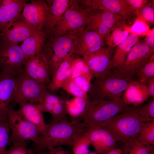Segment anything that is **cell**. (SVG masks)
I'll list each match as a JSON object with an SVG mask.
<instances>
[{
    "mask_svg": "<svg viewBox=\"0 0 154 154\" xmlns=\"http://www.w3.org/2000/svg\"><path fill=\"white\" fill-rule=\"evenodd\" d=\"M135 108L128 105L121 113L96 126L108 131L117 142L122 143L123 150L138 139L143 123L153 119L140 116Z\"/></svg>",
    "mask_w": 154,
    "mask_h": 154,
    "instance_id": "1",
    "label": "cell"
},
{
    "mask_svg": "<svg viewBox=\"0 0 154 154\" xmlns=\"http://www.w3.org/2000/svg\"><path fill=\"white\" fill-rule=\"evenodd\" d=\"M88 128L83 122L71 120L62 122L54 119L46 124L35 143L40 150L52 149L64 145L72 147L74 143L85 133Z\"/></svg>",
    "mask_w": 154,
    "mask_h": 154,
    "instance_id": "2",
    "label": "cell"
},
{
    "mask_svg": "<svg viewBox=\"0 0 154 154\" xmlns=\"http://www.w3.org/2000/svg\"><path fill=\"white\" fill-rule=\"evenodd\" d=\"M92 79L87 93L90 100L104 99L114 101H118L121 99L133 80L116 69H111L103 77H94Z\"/></svg>",
    "mask_w": 154,
    "mask_h": 154,
    "instance_id": "3",
    "label": "cell"
},
{
    "mask_svg": "<svg viewBox=\"0 0 154 154\" xmlns=\"http://www.w3.org/2000/svg\"><path fill=\"white\" fill-rule=\"evenodd\" d=\"M128 106L121 98L118 101L104 99L90 100L81 120L88 126H97L121 113Z\"/></svg>",
    "mask_w": 154,
    "mask_h": 154,
    "instance_id": "4",
    "label": "cell"
},
{
    "mask_svg": "<svg viewBox=\"0 0 154 154\" xmlns=\"http://www.w3.org/2000/svg\"><path fill=\"white\" fill-rule=\"evenodd\" d=\"M89 9L79 0H70V5L59 19L51 35L54 37L76 34L84 29L88 21Z\"/></svg>",
    "mask_w": 154,
    "mask_h": 154,
    "instance_id": "5",
    "label": "cell"
},
{
    "mask_svg": "<svg viewBox=\"0 0 154 154\" xmlns=\"http://www.w3.org/2000/svg\"><path fill=\"white\" fill-rule=\"evenodd\" d=\"M11 134L8 144H13L30 140L36 143L41 132L33 125L23 118L13 108L7 113Z\"/></svg>",
    "mask_w": 154,
    "mask_h": 154,
    "instance_id": "6",
    "label": "cell"
},
{
    "mask_svg": "<svg viewBox=\"0 0 154 154\" xmlns=\"http://www.w3.org/2000/svg\"><path fill=\"white\" fill-rule=\"evenodd\" d=\"M46 86L39 83L22 71L17 75L15 101L18 104L28 102L37 105Z\"/></svg>",
    "mask_w": 154,
    "mask_h": 154,
    "instance_id": "7",
    "label": "cell"
},
{
    "mask_svg": "<svg viewBox=\"0 0 154 154\" xmlns=\"http://www.w3.org/2000/svg\"><path fill=\"white\" fill-rule=\"evenodd\" d=\"M154 49L144 42L134 46L127 55L121 67L116 68L125 76L133 78L154 55Z\"/></svg>",
    "mask_w": 154,
    "mask_h": 154,
    "instance_id": "8",
    "label": "cell"
},
{
    "mask_svg": "<svg viewBox=\"0 0 154 154\" xmlns=\"http://www.w3.org/2000/svg\"><path fill=\"white\" fill-rule=\"evenodd\" d=\"M88 9L87 23L84 28L97 33L104 42L114 26L121 21H126L122 17L110 12Z\"/></svg>",
    "mask_w": 154,
    "mask_h": 154,
    "instance_id": "9",
    "label": "cell"
},
{
    "mask_svg": "<svg viewBox=\"0 0 154 154\" xmlns=\"http://www.w3.org/2000/svg\"><path fill=\"white\" fill-rule=\"evenodd\" d=\"M69 100L66 97L59 96L46 89L41 94L36 106L41 112L50 114L56 120L67 122L69 121L67 109V103Z\"/></svg>",
    "mask_w": 154,
    "mask_h": 154,
    "instance_id": "10",
    "label": "cell"
},
{
    "mask_svg": "<svg viewBox=\"0 0 154 154\" xmlns=\"http://www.w3.org/2000/svg\"><path fill=\"white\" fill-rule=\"evenodd\" d=\"M27 61L17 43H1L0 47V68L2 71L16 74L22 70Z\"/></svg>",
    "mask_w": 154,
    "mask_h": 154,
    "instance_id": "11",
    "label": "cell"
},
{
    "mask_svg": "<svg viewBox=\"0 0 154 154\" xmlns=\"http://www.w3.org/2000/svg\"><path fill=\"white\" fill-rule=\"evenodd\" d=\"M104 44L97 33L84 28L75 34L71 53L84 59L102 48Z\"/></svg>",
    "mask_w": 154,
    "mask_h": 154,
    "instance_id": "12",
    "label": "cell"
},
{
    "mask_svg": "<svg viewBox=\"0 0 154 154\" xmlns=\"http://www.w3.org/2000/svg\"><path fill=\"white\" fill-rule=\"evenodd\" d=\"M49 14L47 3L42 0H33L25 3L21 15L36 31H42L47 23Z\"/></svg>",
    "mask_w": 154,
    "mask_h": 154,
    "instance_id": "13",
    "label": "cell"
},
{
    "mask_svg": "<svg viewBox=\"0 0 154 154\" xmlns=\"http://www.w3.org/2000/svg\"><path fill=\"white\" fill-rule=\"evenodd\" d=\"M116 47L108 46L102 47L83 59L93 77H102L109 73L111 60Z\"/></svg>",
    "mask_w": 154,
    "mask_h": 154,
    "instance_id": "14",
    "label": "cell"
},
{
    "mask_svg": "<svg viewBox=\"0 0 154 154\" xmlns=\"http://www.w3.org/2000/svg\"><path fill=\"white\" fill-rule=\"evenodd\" d=\"M36 32L20 14L8 24L1 34L0 38L1 43H18Z\"/></svg>",
    "mask_w": 154,
    "mask_h": 154,
    "instance_id": "15",
    "label": "cell"
},
{
    "mask_svg": "<svg viewBox=\"0 0 154 154\" xmlns=\"http://www.w3.org/2000/svg\"><path fill=\"white\" fill-rule=\"evenodd\" d=\"M80 3L86 8L99 9L114 13L123 17L128 22L136 16L131 10L125 0H81Z\"/></svg>",
    "mask_w": 154,
    "mask_h": 154,
    "instance_id": "16",
    "label": "cell"
},
{
    "mask_svg": "<svg viewBox=\"0 0 154 154\" xmlns=\"http://www.w3.org/2000/svg\"><path fill=\"white\" fill-rule=\"evenodd\" d=\"M85 134L98 154H106L116 147L117 142L115 138L102 127L94 125L88 126Z\"/></svg>",
    "mask_w": 154,
    "mask_h": 154,
    "instance_id": "17",
    "label": "cell"
},
{
    "mask_svg": "<svg viewBox=\"0 0 154 154\" xmlns=\"http://www.w3.org/2000/svg\"><path fill=\"white\" fill-rule=\"evenodd\" d=\"M17 74L2 71L0 73V115L7 114L13 108Z\"/></svg>",
    "mask_w": 154,
    "mask_h": 154,
    "instance_id": "18",
    "label": "cell"
},
{
    "mask_svg": "<svg viewBox=\"0 0 154 154\" xmlns=\"http://www.w3.org/2000/svg\"><path fill=\"white\" fill-rule=\"evenodd\" d=\"M23 70L30 78L46 86L50 82L47 62L42 51L27 61Z\"/></svg>",
    "mask_w": 154,
    "mask_h": 154,
    "instance_id": "19",
    "label": "cell"
},
{
    "mask_svg": "<svg viewBox=\"0 0 154 154\" xmlns=\"http://www.w3.org/2000/svg\"><path fill=\"white\" fill-rule=\"evenodd\" d=\"M77 58L74 54L70 53L62 61L46 86L48 90L53 93L59 90L65 79L71 76Z\"/></svg>",
    "mask_w": 154,
    "mask_h": 154,
    "instance_id": "20",
    "label": "cell"
},
{
    "mask_svg": "<svg viewBox=\"0 0 154 154\" xmlns=\"http://www.w3.org/2000/svg\"><path fill=\"white\" fill-rule=\"evenodd\" d=\"M149 97L145 84L133 80L124 92L121 98L127 105L135 107L146 101Z\"/></svg>",
    "mask_w": 154,
    "mask_h": 154,
    "instance_id": "21",
    "label": "cell"
},
{
    "mask_svg": "<svg viewBox=\"0 0 154 154\" xmlns=\"http://www.w3.org/2000/svg\"><path fill=\"white\" fill-rule=\"evenodd\" d=\"M139 35L131 33L116 48L111 60L110 70L122 67L125 58L132 47L140 42Z\"/></svg>",
    "mask_w": 154,
    "mask_h": 154,
    "instance_id": "22",
    "label": "cell"
},
{
    "mask_svg": "<svg viewBox=\"0 0 154 154\" xmlns=\"http://www.w3.org/2000/svg\"><path fill=\"white\" fill-rule=\"evenodd\" d=\"M70 0H47L49 9L48 21L45 27L46 35L51 34L57 23L69 7Z\"/></svg>",
    "mask_w": 154,
    "mask_h": 154,
    "instance_id": "23",
    "label": "cell"
},
{
    "mask_svg": "<svg viewBox=\"0 0 154 154\" xmlns=\"http://www.w3.org/2000/svg\"><path fill=\"white\" fill-rule=\"evenodd\" d=\"M19 107L17 111L24 119L35 126L41 132L46 126L41 112L36 105L28 103L19 104Z\"/></svg>",
    "mask_w": 154,
    "mask_h": 154,
    "instance_id": "24",
    "label": "cell"
},
{
    "mask_svg": "<svg viewBox=\"0 0 154 154\" xmlns=\"http://www.w3.org/2000/svg\"><path fill=\"white\" fill-rule=\"evenodd\" d=\"M46 36L44 31H37L23 41L20 46L27 61L42 51Z\"/></svg>",
    "mask_w": 154,
    "mask_h": 154,
    "instance_id": "25",
    "label": "cell"
},
{
    "mask_svg": "<svg viewBox=\"0 0 154 154\" xmlns=\"http://www.w3.org/2000/svg\"><path fill=\"white\" fill-rule=\"evenodd\" d=\"M75 34L54 37L48 44L53 52L61 60H64L71 53Z\"/></svg>",
    "mask_w": 154,
    "mask_h": 154,
    "instance_id": "26",
    "label": "cell"
},
{
    "mask_svg": "<svg viewBox=\"0 0 154 154\" xmlns=\"http://www.w3.org/2000/svg\"><path fill=\"white\" fill-rule=\"evenodd\" d=\"M26 1L16 0L11 3L0 6V31H3L8 24L19 15Z\"/></svg>",
    "mask_w": 154,
    "mask_h": 154,
    "instance_id": "27",
    "label": "cell"
},
{
    "mask_svg": "<svg viewBox=\"0 0 154 154\" xmlns=\"http://www.w3.org/2000/svg\"><path fill=\"white\" fill-rule=\"evenodd\" d=\"M128 24L126 21H121L110 30L105 40L108 46L116 47L127 38L130 32Z\"/></svg>",
    "mask_w": 154,
    "mask_h": 154,
    "instance_id": "28",
    "label": "cell"
},
{
    "mask_svg": "<svg viewBox=\"0 0 154 154\" xmlns=\"http://www.w3.org/2000/svg\"><path fill=\"white\" fill-rule=\"evenodd\" d=\"M90 100L89 98L76 97L68 101L67 113L71 120L80 121Z\"/></svg>",
    "mask_w": 154,
    "mask_h": 154,
    "instance_id": "29",
    "label": "cell"
},
{
    "mask_svg": "<svg viewBox=\"0 0 154 154\" xmlns=\"http://www.w3.org/2000/svg\"><path fill=\"white\" fill-rule=\"evenodd\" d=\"M42 52L47 62L50 80L56 70L63 60L58 57L52 51L49 45H44Z\"/></svg>",
    "mask_w": 154,
    "mask_h": 154,
    "instance_id": "30",
    "label": "cell"
},
{
    "mask_svg": "<svg viewBox=\"0 0 154 154\" xmlns=\"http://www.w3.org/2000/svg\"><path fill=\"white\" fill-rule=\"evenodd\" d=\"M10 130L7 114L0 115V154H5Z\"/></svg>",
    "mask_w": 154,
    "mask_h": 154,
    "instance_id": "31",
    "label": "cell"
},
{
    "mask_svg": "<svg viewBox=\"0 0 154 154\" xmlns=\"http://www.w3.org/2000/svg\"><path fill=\"white\" fill-rule=\"evenodd\" d=\"M138 140L141 143L154 144V119L144 123L139 133Z\"/></svg>",
    "mask_w": 154,
    "mask_h": 154,
    "instance_id": "32",
    "label": "cell"
},
{
    "mask_svg": "<svg viewBox=\"0 0 154 154\" xmlns=\"http://www.w3.org/2000/svg\"><path fill=\"white\" fill-rule=\"evenodd\" d=\"M154 78V55L138 72L133 80L144 83L147 80Z\"/></svg>",
    "mask_w": 154,
    "mask_h": 154,
    "instance_id": "33",
    "label": "cell"
},
{
    "mask_svg": "<svg viewBox=\"0 0 154 154\" xmlns=\"http://www.w3.org/2000/svg\"><path fill=\"white\" fill-rule=\"evenodd\" d=\"M123 150V154H154L153 145L141 144L138 139L131 146Z\"/></svg>",
    "mask_w": 154,
    "mask_h": 154,
    "instance_id": "34",
    "label": "cell"
},
{
    "mask_svg": "<svg viewBox=\"0 0 154 154\" xmlns=\"http://www.w3.org/2000/svg\"><path fill=\"white\" fill-rule=\"evenodd\" d=\"M70 76L64 81L61 88L75 97L89 98L88 94L80 88Z\"/></svg>",
    "mask_w": 154,
    "mask_h": 154,
    "instance_id": "35",
    "label": "cell"
},
{
    "mask_svg": "<svg viewBox=\"0 0 154 154\" xmlns=\"http://www.w3.org/2000/svg\"><path fill=\"white\" fill-rule=\"evenodd\" d=\"M137 18L145 23L151 24L154 22V3L153 2L148 1L146 5L139 11L135 14Z\"/></svg>",
    "mask_w": 154,
    "mask_h": 154,
    "instance_id": "36",
    "label": "cell"
},
{
    "mask_svg": "<svg viewBox=\"0 0 154 154\" xmlns=\"http://www.w3.org/2000/svg\"><path fill=\"white\" fill-rule=\"evenodd\" d=\"M93 76L90 71L84 72L72 78L77 85L88 93L90 87L91 81Z\"/></svg>",
    "mask_w": 154,
    "mask_h": 154,
    "instance_id": "37",
    "label": "cell"
},
{
    "mask_svg": "<svg viewBox=\"0 0 154 154\" xmlns=\"http://www.w3.org/2000/svg\"><path fill=\"white\" fill-rule=\"evenodd\" d=\"M90 142L87 136L84 134L74 144L72 147L74 154H88L89 147Z\"/></svg>",
    "mask_w": 154,
    "mask_h": 154,
    "instance_id": "38",
    "label": "cell"
},
{
    "mask_svg": "<svg viewBox=\"0 0 154 154\" xmlns=\"http://www.w3.org/2000/svg\"><path fill=\"white\" fill-rule=\"evenodd\" d=\"M136 112L143 117L154 119V98L150 102L141 107H135Z\"/></svg>",
    "mask_w": 154,
    "mask_h": 154,
    "instance_id": "39",
    "label": "cell"
},
{
    "mask_svg": "<svg viewBox=\"0 0 154 154\" xmlns=\"http://www.w3.org/2000/svg\"><path fill=\"white\" fill-rule=\"evenodd\" d=\"M130 30L132 33L138 35L144 34L147 35L150 31L145 22L137 18Z\"/></svg>",
    "mask_w": 154,
    "mask_h": 154,
    "instance_id": "40",
    "label": "cell"
},
{
    "mask_svg": "<svg viewBox=\"0 0 154 154\" xmlns=\"http://www.w3.org/2000/svg\"><path fill=\"white\" fill-rule=\"evenodd\" d=\"M125 1L131 11L135 15L148 1L147 0H125Z\"/></svg>",
    "mask_w": 154,
    "mask_h": 154,
    "instance_id": "41",
    "label": "cell"
},
{
    "mask_svg": "<svg viewBox=\"0 0 154 154\" xmlns=\"http://www.w3.org/2000/svg\"><path fill=\"white\" fill-rule=\"evenodd\" d=\"M25 146V142L13 144L5 154H29Z\"/></svg>",
    "mask_w": 154,
    "mask_h": 154,
    "instance_id": "42",
    "label": "cell"
},
{
    "mask_svg": "<svg viewBox=\"0 0 154 154\" xmlns=\"http://www.w3.org/2000/svg\"><path fill=\"white\" fill-rule=\"evenodd\" d=\"M149 47L154 49V28L150 30L146 35L145 42Z\"/></svg>",
    "mask_w": 154,
    "mask_h": 154,
    "instance_id": "43",
    "label": "cell"
},
{
    "mask_svg": "<svg viewBox=\"0 0 154 154\" xmlns=\"http://www.w3.org/2000/svg\"><path fill=\"white\" fill-rule=\"evenodd\" d=\"M147 88L149 97H154V78L146 80L144 83Z\"/></svg>",
    "mask_w": 154,
    "mask_h": 154,
    "instance_id": "44",
    "label": "cell"
},
{
    "mask_svg": "<svg viewBox=\"0 0 154 154\" xmlns=\"http://www.w3.org/2000/svg\"><path fill=\"white\" fill-rule=\"evenodd\" d=\"M47 154H70L61 146L54 148L49 151Z\"/></svg>",
    "mask_w": 154,
    "mask_h": 154,
    "instance_id": "45",
    "label": "cell"
},
{
    "mask_svg": "<svg viewBox=\"0 0 154 154\" xmlns=\"http://www.w3.org/2000/svg\"><path fill=\"white\" fill-rule=\"evenodd\" d=\"M106 154H123L122 149L116 147L110 151Z\"/></svg>",
    "mask_w": 154,
    "mask_h": 154,
    "instance_id": "46",
    "label": "cell"
},
{
    "mask_svg": "<svg viewBox=\"0 0 154 154\" xmlns=\"http://www.w3.org/2000/svg\"><path fill=\"white\" fill-rule=\"evenodd\" d=\"M16 0H0V6L7 5L13 3Z\"/></svg>",
    "mask_w": 154,
    "mask_h": 154,
    "instance_id": "47",
    "label": "cell"
},
{
    "mask_svg": "<svg viewBox=\"0 0 154 154\" xmlns=\"http://www.w3.org/2000/svg\"><path fill=\"white\" fill-rule=\"evenodd\" d=\"M88 154H98L97 153H96V152H89Z\"/></svg>",
    "mask_w": 154,
    "mask_h": 154,
    "instance_id": "48",
    "label": "cell"
}]
</instances>
